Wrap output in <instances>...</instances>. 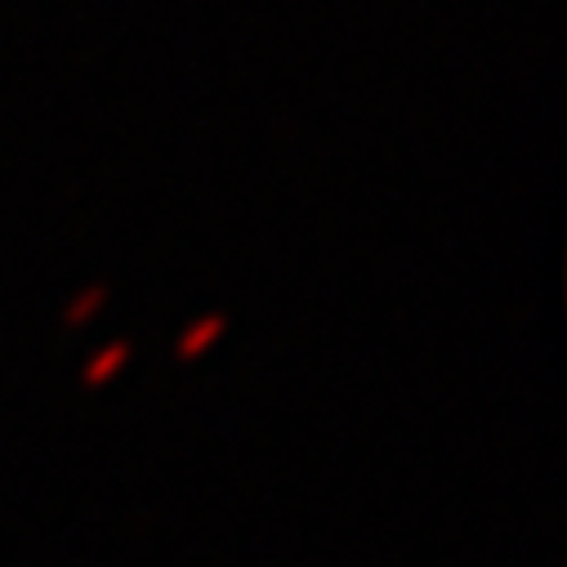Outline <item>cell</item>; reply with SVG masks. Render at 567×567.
<instances>
[{"mask_svg":"<svg viewBox=\"0 0 567 567\" xmlns=\"http://www.w3.org/2000/svg\"><path fill=\"white\" fill-rule=\"evenodd\" d=\"M219 331H224V318H219V313H215V318H202V322L179 340V358H184V362H188V358H197L206 344H215V336H219Z\"/></svg>","mask_w":567,"mask_h":567,"instance_id":"1","label":"cell"},{"mask_svg":"<svg viewBox=\"0 0 567 567\" xmlns=\"http://www.w3.org/2000/svg\"><path fill=\"white\" fill-rule=\"evenodd\" d=\"M125 358H130V344H121V340H116L107 353H99V358L90 362V371H85V384H103V380H112V371H116Z\"/></svg>","mask_w":567,"mask_h":567,"instance_id":"2","label":"cell"},{"mask_svg":"<svg viewBox=\"0 0 567 567\" xmlns=\"http://www.w3.org/2000/svg\"><path fill=\"white\" fill-rule=\"evenodd\" d=\"M99 305H103V287H94V291H85V296H81V305H72V309H68V327H76V322H85V318H90V313H94Z\"/></svg>","mask_w":567,"mask_h":567,"instance_id":"3","label":"cell"}]
</instances>
